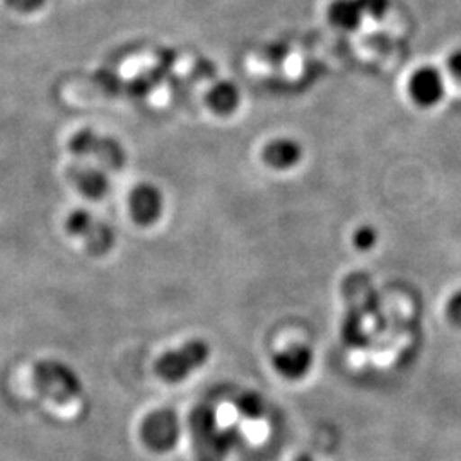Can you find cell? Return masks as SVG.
Listing matches in <instances>:
<instances>
[{
    "mask_svg": "<svg viewBox=\"0 0 461 461\" xmlns=\"http://www.w3.org/2000/svg\"><path fill=\"white\" fill-rule=\"evenodd\" d=\"M188 424L198 461H224L240 438L236 428H219L217 415L207 405L194 409Z\"/></svg>",
    "mask_w": 461,
    "mask_h": 461,
    "instance_id": "cell-1",
    "label": "cell"
},
{
    "mask_svg": "<svg viewBox=\"0 0 461 461\" xmlns=\"http://www.w3.org/2000/svg\"><path fill=\"white\" fill-rule=\"evenodd\" d=\"M34 388L38 393L49 398L59 407H68L76 403L83 386L72 369L57 361H40L33 367Z\"/></svg>",
    "mask_w": 461,
    "mask_h": 461,
    "instance_id": "cell-2",
    "label": "cell"
},
{
    "mask_svg": "<svg viewBox=\"0 0 461 461\" xmlns=\"http://www.w3.org/2000/svg\"><path fill=\"white\" fill-rule=\"evenodd\" d=\"M70 150L77 158H93L108 171H118L127 163V152L123 146L108 135H99L91 129H83L70 139Z\"/></svg>",
    "mask_w": 461,
    "mask_h": 461,
    "instance_id": "cell-3",
    "label": "cell"
},
{
    "mask_svg": "<svg viewBox=\"0 0 461 461\" xmlns=\"http://www.w3.org/2000/svg\"><path fill=\"white\" fill-rule=\"evenodd\" d=\"M66 230L68 234L83 240L84 247L95 257H103L115 247L113 228L96 219L86 209H76L67 215Z\"/></svg>",
    "mask_w": 461,
    "mask_h": 461,
    "instance_id": "cell-4",
    "label": "cell"
},
{
    "mask_svg": "<svg viewBox=\"0 0 461 461\" xmlns=\"http://www.w3.org/2000/svg\"><path fill=\"white\" fill-rule=\"evenodd\" d=\"M211 356V348L202 342V340H192L188 344L176 348V350H169L165 356H161L154 371L161 379H165L166 383H180L186 376H190L195 369L202 367L205 361Z\"/></svg>",
    "mask_w": 461,
    "mask_h": 461,
    "instance_id": "cell-5",
    "label": "cell"
},
{
    "mask_svg": "<svg viewBox=\"0 0 461 461\" xmlns=\"http://www.w3.org/2000/svg\"><path fill=\"white\" fill-rule=\"evenodd\" d=\"M144 445L156 453L171 451L180 439V424L171 412H154L149 415L140 428Z\"/></svg>",
    "mask_w": 461,
    "mask_h": 461,
    "instance_id": "cell-6",
    "label": "cell"
},
{
    "mask_svg": "<svg viewBox=\"0 0 461 461\" xmlns=\"http://www.w3.org/2000/svg\"><path fill=\"white\" fill-rule=\"evenodd\" d=\"M129 209L139 226H152L165 212V195L152 183H139L129 195Z\"/></svg>",
    "mask_w": 461,
    "mask_h": 461,
    "instance_id": "cell-7",
    "label": "cell"
},
{
    "mask_svg": "<svg viewBox=\"0 0 461 461\" xmlns=\"http://www.w3.org/2000/svg\"><path fill=\"white\" fill-rule=\"evenodd\" d=\"M445 76L439 68L432 66L419 67L409 81V95L415 104L422 108H432L445 98Z\"/></svg>",
    "mask_w": 461,
    "mask_h": 461,
    "instance_id": "cell-8",
    "label": "cell"
},
{
    "mask_svg": "<svg viewBox=\"0 0 461 461\" xmlns=\"http://www.w3.org/2000/svg\"><path fill=\"white\" fill-rule=\"evenodd\" d=\"M67 178L84 197L101 200L112 192V180L103 167L95 166H70Z\"/></svg>",
    "mask_w": 461,
    "mask_h": 461,
    "instance_id": "cell-9",
    "label": "cell"
},
{
    "mask_svg": "<svg viewBox=\"0 0 461 461\" xmlns=\"http://www.w3.org/2000/svg\"><path fill=\"white\" fill-rule=\"evenodd\" d=\"M303 154H304V149L299 140L293 137H277L265 146L262 156H264L265 165L279 171H285L299 165L303 159Z\"/></svg>",
    "mask_w": 461,
    "mask_h": 461,
    "instance_id": "cell-10",
    "label": "cell"
},
{
    "mask_svg": "<svg viewBox=\"0 0 461 461\" xmlns=\"http://www.w3.org/2000/svg\"><path fill=\"white\" fill-rule=\"evenodd\" d=\"M312 363H313V354L308 347L304 346L287 347L274 356L276 371L280 376L289 381L303 378L310 371Z\"/></svg>",
    "mask_w": 461,
    "mask_h": 461,
    "instance_id": "cell-11",
    "label": "cell"
},
{
    "mask_svg": "<svg viewBox=\"0 0 461 461\" xmlns=\"http://www.w3.org/2000/svg\"><path fill=\"white\" fill-rule=\"evenodd\" d=\"M367 17L364 0H333L329 7L330 23L344 32H356Z\"/></svg>",
    "mask_w": 461,
    "mask_h": 461,
    "instance_id": "cell-12",
    "label": "cell"
},
{
    "mask_svg": "<svg viewBox=\"0 0 461 461\" xmlns=\"http://www.w3.org/2000/svg\"><path fill=\"white\" fill-rule=\"evenodd\" d=\"M241 103L240 87L232 81H219L207 93V104L215 115H232Z\"/></svg>",
    "mask_w": 461,
    "mask_h": 461,
    "instance_id": "cell-13",
    "label": "cell"
},
{
    "mask_svg": "<svg viewBox=\"0 0 461 461\" xmlns=\"http://www.w3.org/2000/svg\"><path fill=\"white\" fill-rule=\"evenodd\" d=\"M238 411L248 419H258L264 413V402L255 393H245L238 400Z\"/></svg>",
    "mask_w": 461,
    "mask_h": 461,
    "instance_id": "cell-14",
    "label": "cell"
},
{
    "mask_svg": "<svg viewBox=\"0 0 461 461\" xmlns=\"http://www.w3.org/2000/svg\"><path fill=\"white\" fill-rule=\"evenodd\" d=\"M378 238V230H375L373 226H361L352 236L356 248H359L363 251H367V249L376 247Z\"/></svg>",
    "mask_w": 461,
    "mask_h": 461,
    "instance_id": "cell-15",
    "label": "cell"
},
{
    "mask_svg": "<svg viewBox=\"0 0 461 461\" xmlns=\"http://www.w3.org/2000/svg\"><path fill=\"white\" fill-rule=\"evenodd\" d=\"M5 2L19 14H33L45 5L47 0H5Z\"/></svg>",
    "mask_w": 461,
    "mask_h": 461,
    "instance_id": "cell-16",
    "label": "cell"
},
{
    "mask_svg": "<svg viewBox=\"0 0 461 461\" xmlns=\"http://www.w3.org/2000/svg\"><path fill=\"white\" fill-rule=\"evenodd\" d=\"M446 310H447L449 321L456 327H461V291H458L455 296L449 299Z\"/></svg>",
    "mask_w": 461,
    "mask_h": 461,
    "instance_id": "cell-17",
    "label": "cell"
},
{
    "mask_svg": "<svg viewBox=\"0 0 461 461\" xmlns=\"http://www.w3.org/2000/svg\"><path fill=\"white\" fill-rule=\"evenodd\" d=\"M447 70L456 81H461V49L455 50L447 57Z\"/></svg>",
    "mask_w": 461,
    "mask_h": 461,
    "instance_id": "cell-18",
    "label": "cell"
},
{
    "mask_svg": "<svg viewBox=\"0 0 461 461\" xmlns=\"http://www.w3.org/2000/svg\"><path fill=\"white\" fill-rule=\"evenodd\" d=\"M296 461H312V460H310V458H306V456H301V458H299V460H296Z\"/></svg>",
    "mask_w": 461,
    "mask_h": 461,
    "instance_id": "cell-19",
    "label": "cell"
}]
</instances>
